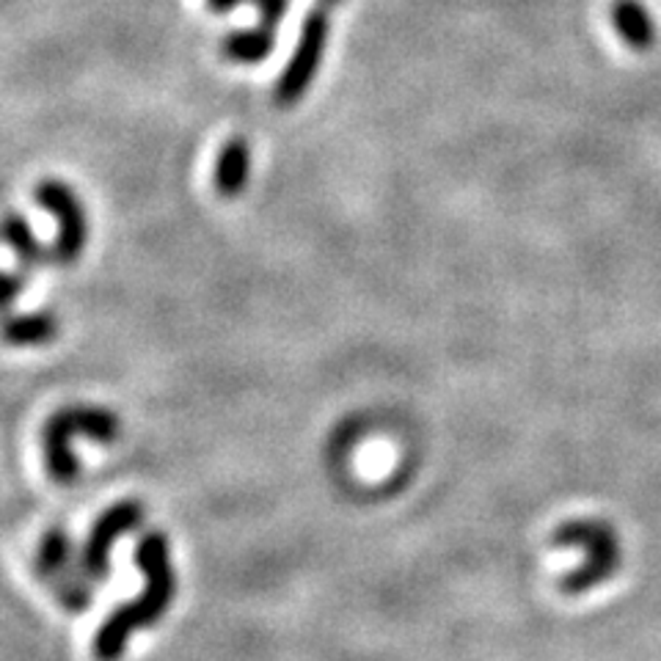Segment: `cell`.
Listing matches in <instances>:
<instances>
[{
    "label": "cell",
    "instance_id": "cell-6",
    "mask_svg": "<svg viewBox=\"0 0 661 661\" xmlns=\"http://www.w3.org/2000/svg\"><path fill=\"white\" fill-rule=\"evenodd\" d=\"M144 505L135 500L117 502L113 507L103 513L94 521L92 532H88L86 543H83L81 554H77V570L97 585L108 576L110 557H113V545L124 538V534L135 532L144 524Z\"/></svg>",
    "mask_w": 661,
    "mask_h": 661
},
{
    "label": "cell",
    "instance_id": "cell-10",
    "mask_svg": "<svg viewBox=\"0 0 661 661\" xmlns=\"http://www.w3.org/2000/svg\"><path fill=\"white\" fill-rule=\"evenodd\" d=\"M220 50L235 64H262L276 50V28L265 23L254 25V28H238L220 41Z\"/></svg>",
    "mask_w": 661,
    "mask_h": 661
},
{
    "label": "cell",
    "instance_id": "cell-2",
    "mask_svg": "<svg viewBox=\"0 0 661 661\" xmlns=\"http://www.w3.org/2000/svg\"><path fill=\"white\" fill-rule=\"evenodd\" d=\"M122 433V422L113 411L97 406H70L52 413L41 430V447H45L47 474L61 485H72L81 474V464L72 449L77 435L92 438L97 444H113Z\"/></svg>",
    "mask_w": 661,
    "mask_h": 661
},
{
    "label": "cell",
    "instance_id": "cell-1",
    "mask_svg": "<svg viewBox=\"0 0 661 661\" xmlns=\"http://www.w3.org/2000/svg\"><path fill=\"white\" fill-rule=\"evenodd\" d=\"M135 565L144 574V590L135 601L110 612L94 637V659L119 661L130 639L144 628L157 626L171 610L177 596V574L171 565V545L163 532H146L135 545Z\"/></svg>",
    "mask_w": 661,
    "mask_h": 661
},
{
    "label": "cell",
    "instance_id": "cell-4",
    "mask_svg": "<svg viewBox=\"0 0 661 661\" xmlns=\"http://www.w3.org/2000/svg\"><path fill=\"white\" fill-rule=\"evenodd\" d=\"M330 39V9L317 3L312 12L303 17L301 31H298L296 50H292L290 61H287L285 72L276 81L273 88V99L279 108H292L301 103L312 88L314 77H317L320 67H323L325 50H328Z\"/></svg>",
    "mask_w": 661,
    "mask_h": 661
},
{
    "label": "cell",
    "instance_id": "cell-17",
    "mask_svg": "<svg viewBox=\"0 0 661 661\" xmlns=\"http://www.w3.org/2000/svg\"><path fill=\"white\" fill-rule=\"evenodd\" d=\"M317 3H323V7L334 9V7H339V3H342V0H317Z\"/></svg>",
    "mask_w": 661,
    "mask_h": 661
},
{
    "label": "cell",
    "instance_id": "cell-12",
    "mask_svg": "<svg viewBox=\"0 0 661 661\" xmlns=\"http://www.w3.org/2000/svg\"><path fill=\"white\" fill-rule=\"evenodd\" d=\"M0 240L17 254L20 265L23 267H41L45 262L52 260V251H47L34 235L28 220L17 213H9L7 218L0 220Z\"/></svg>",
    "mask_w": 661,
    "mask_h": 661
},
{
    "label": "cell",
    "instance_id": "cell-8",
    "mask_svg": "<svg viewBox=\"0 0 661 661\" xmlns=\"http://www.w3.org/2000/svg\"><path fill=\"white\" fill-rule=\"evenodd\" d=\"M61 323L50 309L31 314H7L0 323V339L12 348H39L59 337Z\"/></svg>",
    "mask_w": 661,
    "mask_h": 661
},
{
    "label": "cell",
    "instance_id": "cell-7",
    "mask_svg": "<svg viewBox=\"0 0 661 661\" xmlns=\"http://www.w3.org/2000/svg\"><path fill=\"white\" fill-rule=\"evenodd\" d=\"M251 180V144L243 135H235L220 146L215 157L213 185L224 199H235L249 188Z\"/></svg>",
    "mask_w": 661,
    "mask_h": 661
},
{
    "label": "cell",
    "instance_id": "cell-5",
    "mask_svg": "<svg viewBox=\"0 0 661 661\" xmlns=\"http://www.w3.org/2000/svg\"><path fill=\"white\" fill-rule=\"evenodd\" d=\"M36 204L56 218L59 235L52 243V260L72 265L83 256L88 245V215L75 188L61 180H41L34 193Z\"/></svg>",
    "mask_w": 661,
    "mask_h": 661
},
{
    "label": "cell",
    "instance_id": "cell-3",
    "mask_svg": "<svg viewBox=\"0 0 661 661\" xmlns=\"http://www.w3.org/2000/svg\"><path fill=\"white\" fill-rule=\"evenodd\" d=\"M551 543L560 549H574V545L585 549V563L560 579V590L565 596H585L592 587L610 581L623 563L621 534L610 521L601 518H576V521L560 524Z\"/></svg>",
    "mask_w": 661,
    "mask_h": 661
},
{
    "label": "cell",
    "instance_id": "cell-11",
    "mask_svg": "<svg viewBox=\"0 0 661 661\" xmlns=\"http://www.w3.org/2000/svg\"><path fill=\"white\" fill-rule=\"evenodd\" d=\"M72 568H77V560L70 534L61 527H50L41 534L39 549H36V570H39L41 579H50L56 585Z\"/></svg>",
    "mask_w": 661,
    "mask_h": 661
},
{
    "label": "cell",
    "instance_id": "cell-14",
    "mask_svg": "<svg viewBox=\"0 0 661 661\" xmlns=\"http://www.w3.org/2000/svg\"><path fill=\"white\" fill-rule=\"evenodd\" d=\"M25 285H28V279L23 273L0 271V314H7L14 307V301L25 292Z\"/></svg>",
    "mask_w": 661,
    "mask_h": 661
},
{
    "label": "cell",
    "instance_id": "cell-13",
    "mask_svg": "<svg viewBox=\"0 0 661 661\" xmlns=\"http://www.w3.org/2000/svg\"><path fill=\"white\" fill-rule=\"evenodd\" d=\"M56 592H59V601L64 603L67 610L81 612L86 610V606H92L94 581L88 579V576H83L77 568H72L70 574L56 581Z\"/></svg>",
    "mask_w": 661,
    "mask_h": 661
},
{
    "label": "cell",
    "instance_id": "cell-15",
    "mask_svg": "<svg viewBox=\"0 0 661 661\" xmlns=\"http://www.w3.org/2000/svg\"><path fill=\"white\" fill-rule=\"evenodd\" d=\"M251 3H254L256 12H260V23L273 25V28L290 12V0H251Z\"/></svg>",
    "mask_w": 661,
    "mask_h": 661
},
{
    "label": "cell",
    "instance_id": "cell-9",
    "mask_svg": "<svg viewBox=\"0 0 661 661\" xmlns=\"http://www.w3.org/2000/svg\"><path fill=\"white\" fill-rule=\"evenodd\" d=\"M610 20L628 50L648 52L656 45V23L642 0H615L610 7Z\"/></svg>",
    "mask_w": 661,
    "mask_h": 661
},
{
    "label": "cell",
    "instance_id": "cell-16",
    "mask_svg": "<svg viewBox=\"0 0 661 661\" xmlns=\"http://www.w3.org/2000/svg\"><path fill=\"white\" fill-rule=\"evenodd\" d=\"M240 3H245V0H207V7H209V12H213V14L235 12Z\"/></svg>",
    "mask_w": 661,
    "mask_h": 661
}]
</instances>
